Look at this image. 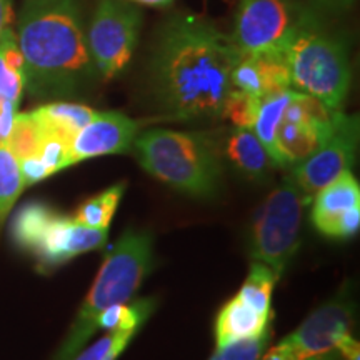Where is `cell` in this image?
I'll return each instance as SVG.
<instances>
[{"instance_id":"cell-1","label":"cell","mask_w":360,"mask_h":360,"mask_svg":"<svg viewBox=\"0 0 360 360\" xmlns=\"http://www.w3.org/2000/svg\"><path fill=\"white\" fill-rule=\"evenodd\" d=\"M240 53L231 37L209 22L182 17L167 25L157 45L154 84L165 112L175 119L222 114Z\"/></svg>"},{"instance_id":"cell-2","label":"cell","mask_w":360,"mask_h":360,"mask_svg":"<svg viewBox=\"0 0 360 360\" xmlns=\"http://www.w3.org/2000/svg\"><path fill=\"white\" fill-rule=\"evenodd\" d=\"M17 44L24 58L25 87L34 96H72L96 79L74 0L27 2Z\"/></svg>"},{"instance_id":"cell-3","label":"cell","mask_w":360,"mask_h":360,"mask_svg":"<svg viewBox=\"0 0 360 360\" xmlns=\"http://www.w3.org/2000/svg\"><path fill=\"white\" fill-rule=\"evenodd\" d=\"M154 240L148 232H125L103 259L57 360H70L97 330V317L117 304H127L141 289L154 264Z\"/></svg>"},{"instance_id":"cell-4","label":"cell","mask_w":360,"mask_h":360,"mask_svg":"<svg viewBox=\"0 0 360 360\" xmlns=\"http://www.w3.org/2000/svg\"><path fill=\"white\" fill-rule=\"evenodd\" d=\"M134 150L148 174L175 191L192 197L217 192L219 157L205 135L154 129L135 137Z\"/></svg>"},{"instance_id":"cell-5","label":"cell","mask_w":360,"mask_h":360,"mask_svg":"<svg viewBox=\"0 0 360 360\" xmlns=\"http://www.w3.org/2000/svg\"><path fill=\"white\" fill-rule=\"evenodd\" d=\"M290 87L330 110H340L349 94V53L344 42L327 32L314 12L305 11L294 39L287 49Z\"/></svg>"},{"instance_id":"cell-6","label":"cell","mask_w":360,"mask_h":360,"mask_svg":"<svg viewBox=\"0 0 360 360\" xmlns=\"http://www.w3.org/2000/svg\"><path fill=\"white\" fill-rule=\"evenodd\" d=\"M11 229L15 244L35 257L44 270L58 267L84 252L101 249L109 237L107 229L89 227L39 202L20 207Z\"/></svg>"},{"instance_id":"cell-7","label":"cell","mask_w":360,"mask_h":360,"mask_svg":"<svg viewBox=\"0 0 360 360\" xmlns=\"http://www.w3.org/2000/svg\"><path fill=\"white\" fill-rule=\"evenodd\" d=\"M307 199L289 175L259 207L252 222L250 255L281 277L299 249L302 209Z\"/></svg>"},{"instance_id":"cell-8","label":"cell","mask_w":360,"mask_h":360,"mask_svg":"<svg viewBox=\"0 0 360 360\" xmlns=\"http://www.w3.org/2000/svg\"><path fill=\"white\" fill-rule=\"evenodd\" d=\"M304 13L292 0H238L231 42L240 56L287 53Z\"/></svg>"},{"instance_id":"cell-9","label":"cell","mask_w":360,"mask_h":360,"mask_svg":"<svg viewBox=\"0 0 360 360\" xmlns=\"http://www.w3.org/2000/svg\"><path fill=\"white\" fill-rule=\"evenodd\" d=\"M141 11L125 0H101L85 35L94 65L114 79L129 65L141 30Z\"/></svg>"},{"instance_id":"cell-10","label":"cell","mask_w":360,"mask_h":360,"mask_svg":"<svg viewBox=\"0 0 360 360\" xmlns=\"http://www.w3.org/2000/svg\"><path fill=\"white\" fill-rule=\"evenodd\" d=\"M359 146V117L335 112L334 125L317 150L292 170V179L307 202L339 177L350 170L357 155Z\"/></svg>"},{"instance_id":"cell-11","label":"cell","mask_w":360,"mask_h":360,"mask_svg":"<svg viewBox=\"0 0 360 360\" xmlns=\"http://www.w3.org/2000/svg\"><path fill=\"white\" fill-rule=\"evenodd\" d=\"M354 305L350 297L337 295L305 319L282 342L297 360H314L337 349L342 337L350 334Z\"/></svg>"},{"instance_id":"cell-12","label":"cell","mask_w":360,"mask_h":360,"mask_svg":"<svg viewBox=\"0 0 360 360\" xmlns=\"http://www.w3.org/2000/svg\"><path fill=\"white\" fill-rule=\"evenodd\" d=\"M139 124L119 112H96L94 119L75 134L69 165L98 155L125 154L134 146Z\"/></svg>"},{"instance_id":"cell-13","label":"cell","mask_w":360,"mask_h":360,"mask_svg":"<svg viewBox=\"0 0 360 360\" xmlns=\"http://www.w3.org/2000/svg\"><path fill=\"white\" fill-rule=\"evenodd\" d=\"M314 197V209L310 215L314 227L323 236L337 238V227L342 215L354 207H360L357 179L350 170H345L330 184L322 187Z\"/></svg>"},{"instance_id":"cell-14","label":"cell","mask_w":360,"mask_h":360,"mask_svg":"<svg viewBox=\"0 0 360 360\" xmlns=\"http://www.w3.org/2000/svg\"><path fill=\"white\" fill-rule=\"evenodd\" d=\"M272 317H265L242 302L238 297H233L224 305L215 322V342L217 349L225 347L236 340L250 339L264 334L270 327Z\"/></svg>"},{"instance_id":"cell-15","label":"cell","mask_w":360,"mask_h":360,"mask_svg":"<svg viewBox=\"0 0 360 360\" xmlns=\"http://www.w3.org/2000/svg\"><path fill=\"white\" fill-rule=\"evenodd\" d=\"M332 125H334V122H332ZM332 125L322 129L309 122L282 120L276 135V146L278 157H281V164L297 165L307 159L309 155H312L330 132Z\"/></svg>"},{"instance_id":"cell-16","label":"cell","mask_w":360,"mask_h":360,"mask_svg":"<svg viewBox=\"0 0 360 360\" xmlns=\"http://www.w3.org/2000/svg\"><path fill=\"white\" fill-rule=\"evenodd\" d=\"M225 154L242 174L250 179H262L276 165L262 142L252 129H236L225 142Z\"/></svg>"},{"instance_id":"cell-17","label":"cell","mask_w":360,"mask_h":360,"mask_svg":"<svg viewBox=\"0 0 360 360\" xmlns=\"http://www.w3.org/2000/svg\"><path fill=\"white\" fill-rule=\"evenodd\" d=\"M34 115L44 127L45 135H53L70 146L75 134L94 119L96 110L82 103L53 102L39 107Z\"/></svg>"},{"instance_id":"cell-18","label":"cell","mask_w":360,"mask_h":360,"mask_svg":"<svg viewBox=\"0 0 360 360\" xmlns=\"http://www.w3.org/2000/svg\"><path fill=\"white\" fill-rule=\"evenodd\" d=\"M294 94V89H287L276 94H269V96L260 98L257 117H255V124L252 127L276 165H282L276 146L277 129L282 122L283 112H285L287 105L290 103Z\"/></svg>"},{"instance_id":"cell-19","label":"cell","mask_w":360,"mask_h":360,"mask_svg":"<svg viewBox=\"0 0 360 360\" xmlns=\"http://www.w3.org/2000/svg\"><path fill=\"white\" fill-rule=\"evenodd\" d=\"M25 87L24 58L17 37L8 29L0 40V101L19 103Z\"/></svg>"},{"instance_id":"cell-20","label":"cell","mask_w":360,"mask_h":360,"mask_svg":"<svg viewBox=\"0 0 360 360\" xmlns=\"http://www.w3.org/2000/svg\"><path fill=\"white\" fill-rule=\"evenodd\" d=\"M277 276L272 269H269L265 264L254 262L250 265L249 277L245 278L244 285L238 292V299L242 302L254 309L255 312L265 317H272V309H270V297L276 287Z\"/></svg>"},{"instance_id":"cell-21","label":"cell","mask_w":360,"mask_h":360,"mask_svg":"<svg viewBox=\"0 0 360 360\" xmlns=\"http://www.w3.org/2000/svg\"><path fill=\"white\" fill-rule=\"evenodd\" d=\"M45 141L44 127L40 125L34 112L15 114L13 125L6 146L15 155L17 160L37 157Z\"/></svg>"},{"instance_id":"cell-22","label":"cell","mask_w":360,"mask_h":360,"mask_svg":"<svg viewBox=\"0 0 360 360\" xmlns=\"http://www.w3.org/2000/svg\"><path fill=\"white\" fill-rule=\"evenodd\" d=\"M125 192V182H119L103 191L92 199L85 200L75 212V220L94 229H109L114 219L117 207L122 200Z\"/></svg>"},{"instance_id":"cell-23","label":"cell","mask_w":360,"mask_h":360,"mask_svg":"<svg viewBox=\"0 0 360 360\" xmlns=\"http://www.w3.org/2000/svg\"><path fill=\"white\" fill-rule=\"evenodd\" d=\"M155 302L152 299L135 300L134 304H117L105 309L97 317V328L103 330H135L154 312Z\"/></svg>"},{"instance_id":"cell-24","label":"cell","mask_w":360,"mask_h":360,"mask_svg":"<svg viewBox=\"0 0 360 360\" xmlns=\"http://www.w3.org/2000/svg\"><path fill=\"white\" fill-rule=\"evenodd\" d=\"M24 188L19 160L7 146H0V222L11 212Z\"/></svg>"},{"instance_id":"cell-25","label":"cell","mask_w":360,"mask_h":360,"mask_svg":"<svg viewBox=\"0 0 360 360\" xmlns=\"http://www.w3.org/2000/svg\"><path fill=\"white\" fill-rule=\"evenodd\" d=\"M260 98L242 92V90L232 89L227 98H225L222 114L220 117L229 119L238 129H252L257 117Z\"/></svg>"},{"instance_id":"cell-26","label":"cell","mask_w":360,"mask_h":360,"mask_svg":"<svg viewBox=\"0 0 360 360\" xmlns=\"http://www.w3.org/2000/svg\"><path fill=\"white\" fill-rule=\"evenodd\" d=\"M232 89L242 90L250 96L265 97V84L257 56H240L232 70Z\"/></svg>"},{"instance_id":"cell-27","label":"cell","mask_w":360,"mask_h":360,"mask_svg":"<svg viewBox=\"0 0 360 360\" xmlns=\"http://www.w3.org/2000/svg\"><path fill=\"white\" fill-rule=\"evenodd\" d=\"M135 334V330H110L87 350L79 354L75 360H117Z\"/></svg>"},{"instance_id":"cell-28","label":"cell","mask_w":360,"mask_h":360,"mask_svg":"<svg viewBox=\"0 0 360 360\" xmlns=\"http://www.w3.org/2000/svg\"><path fill=\"white\" fill-rule=\"evenodd\" d=\"M270 335H272V330L269 327L264 334L257 337L232 342L225 347H219L210 360H259L264 349L267 347Z\"/></svg>"},{"instance_id":"cell-29","label":"cell","mask_w":360,"mask_h":360,"mask_svg":"<svg viewBox=\"0 0 360 360\" xmlns=\"http://www.w3.org/2000/svg\"><path fill=\"white\" fill-rule=\"evenodd\" d=\"M69 150L70 146L62 139L45 135V141L37 157L45 165V169L49 170V174L53 175L58 170L69 167Z\"/></svg>"},{"instance_id":"cell-30","label":"cell","mask_w":360,"mask_h":360,"mask_svg":"<svg viewBox=\"0 0 360 360\" xmlns=\"http://www.w3.org/2000/svg\"><path fill=\"white\" fill-rule=\"evenodd\" d=\"M19 167H20V174H22V179H24L25 187L51 177V174H49V170L45 169V165L40 162L39 157H30V159L19 160Z\"/></svg>"},{"instance_id":"cell-31","label":"cell","mask_w":360,"mask_h":360,"mask_svg":"<svg viewBox=\"0 0 360 360\" xmlns=\"http://www.w3.org/2000/svg\"><path fill=\"white\" fill-rule=\"evenodd\" d=\"M17 107H19V103L11 101H2L0 103V146H6L8 135H11Z\"/></svg>"},{"instance_id":"cell-32","label":"cell","mask_w":360,"mask_h":360,"mask_svg":"<svg viewBox=\"0 0 360 360\" xmlns=\"http://www.w3.org/2000/svg\"><path fill=\"white\" fill-rule=\"evenodd\" d=\"M314 7L327 12H342L354 6L355 0H309Z\"/></svg>"},{"instance_id":"cell-33","label":"cell","mask_w":360,"mask_h":360,"mask_svg":"<svg viewBox=\"0 0 360 360\" xmlns=\"http://www.w3.org/2000/svg\"><path fill=\"white\" fill-rule=\"evenodd\" d=\"M12 19V0H0V40L4 34L11 29Z\"/></svg>"},{"instance_id":"cell-34","label":"cell","mask_w":360,"mask_h":360,"mask_svg":"<svg viewBox=\"0 0 360 360\" xmlns=\"http://www.w3.org/2000/svg\"><path fill=\"white\" fill-rule=\"evenodd\" d=\"M260 360H297V359L283 342H278L276 347L270 349Z\"/></svg>"},{"instance_id":"cell-35","label":"cell","mask_w":360,"mask_h":360,"mask_svg":"<svg viewBox=\"0 0 360 360\" xmlns=\"http://www.w3.org/2000/svg\"><path fill=\"white\" fill-rule=\"evenodd\" d=\"M132 2L143 4V6H152V7H167L174 0H132Z\"/></svg>"},{"instance_id":"cell-36","label":"cell","mask_w":360,"mask_h":360,"mask_svg":"<svg viewBox=\"0 0 360 360\" xmlns=\"http://www.w3.org/2000/svg\"><path fill=\"white\" fill-rule=\"evenodd\" d=\"M344 360H360V357H354V359H345V357H342Z\"/></svg>"}]
</instances>
